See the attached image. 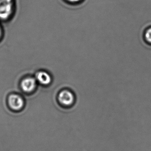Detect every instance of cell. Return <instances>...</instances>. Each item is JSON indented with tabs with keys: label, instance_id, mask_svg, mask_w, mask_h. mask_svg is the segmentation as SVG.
Here are the masks:
<instances>
[{
	"label": "cell",
	"instance_id": "cell-1",
	"mask_svg": "<svg viewBox=\"0 0 151 151\" xmlns=\"http://www.w3.org/2000/svg\"><path fill=\"white\" fill-rule=\"evenodd\" d=\"M13 0H0V19L5 20L12 14Z\"/></svg>",
	"mask_w": 151,
	"mask_h": 151
},
{
	"label": "cell",
	"instance_id": "cell-2",
	"mask_svg": "<svg viewBox=\"0 0 151 151\" xmlns=\"http://www.w3.org/2000/svg\"><path fill=\"white\" fill-rule=\"evenodd\" d=\"M58 101L65 106H70L74 102V94L68 90H63L58 94Z\"/></svg>",
	"mask_w": 151,
	"mask_h": 151
},
{
	"label": "cell",
	"instance_id": "cell-3",
	"mask_svg": "<svg viewBox=\"0 0 151 151\" xmlns=\"http://www.w3.org/2000/svg\"><path fill=\"white\" fill-rule=\"evenodd\" d=\"M8 102L10 108L14 110H20L24 106L23 99L16 94H12L9 96Z\"/></svg>",
	"mask_w": 151,
	"mask_h": 151
},
{
	"label": "cell",
	"instance_id": "cell-4",
	"mask_svg": "<svg viewBox=\"0 0 151 151\" xmlns=\"http://www.w3.org/2000/svg\"><path fill=\"white\" fill-rule=\"evenodd\" d=\"M36 80L33 78H27L23 80L21 83V87L23 91L31 93L34 91L37 86Z\"/></svg>",
	"mask_w": 151,
	"mask_h": 151
},
{
	"label": "cell",
	"instance_id": "cell-5",
	"mask_svg": "<svg viewBox=\"0 0 151 151\" xmlns=\"http://www.w3.org/2000/svg\"><path fill=\"white\" fill-rule=\"evenodd\" d=\"M36 80L42 85H48L52 82V78L49 74L45 71H39L36 75Z\"/></svg>",
	"mask_w": 151,
	"mask_h": 151
},
{
	"label": "cell",
	"instance_id": "cell-6",
	"mask_svg": "<svg viewBox=\"0 0 151 151\" xmlns=\"http://www.w3.org/2000/svg\"><path fill=\"white\" fill-rule=\"evenodd\" d=\"M145 39L147 43L151 45V27L147 29L145 34Z\"/></svg>",
	"mask_w": 151,
	"mask_h": 151
},
{
	"label": "cell",
	"instance_id": "cell-7",
	"mask_svg": "<svg viewBox=\"0 0 151 151\" xmlns=\"http://www.w3.org/2000/svg\"><path fill=\"white\" fill-rule=\"evenodd\" d=\"M65 1L70 4H78L80 2L83 1V0H65Z\"/></svg>",
	"mask_w": 151,
	"mask_h": 151
},
{
	"label": "cell",
	"instance_id": "cell-8",
	"mask_svg": "<svg viewBox=\"0 0 151 151\" xmlns=\"http://www.w3.org/2000/svg\"><path fill=\"white\" fill-rule=\"evenodd\" d=\"M1 28H0V36H1Z\"/></svg>",
	"mask_w": 151,
	"mask_h": 151
}]
</instances>
